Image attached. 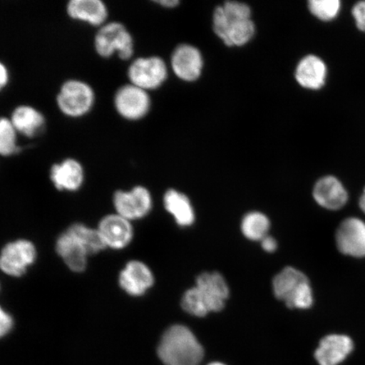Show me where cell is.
I'll list each match as a JSON object with an SVG mask.
<instances>
[{
  "label": "cell",
  "mask_w": 365,
  "mask_h": 365,
  "mask_svg": "<svg viewBox=\"0 0 365 365\" xmlns=\"http://www.w3.org/2000/svg\"><path fill=\"white\" fill-rule=\"evenodd\" d=\"M250 16L251 10L248 4L225 2L214 11V31L228 47L243 46L252 39L255 33V26Z\"/></svg>",
  "instance_id": "6da1fadb"
},
{
  "label": "cell",
  "mask_w": 365,
  "mask_h": 365,
  "mask_svg": "<svg viewBox=\"0 0 365 365\" xmlns=\"http://www.w3.org/2000/svg\"><path fill=\"white\" fill-rule=\"evenodd\" d=\"M158 354L166 365H199L204 350L188 327L175 325L164 333Z\"/></svg>",
  "instance_id": "7a4b0ae2"
},
{
  "label": "cell",
  "mask_w": 365,
  "mask_h": 365,
  "mask_svg": "<svg viewBox=\"0 0 365 365\" xmlns=\"http://www.w3.org/2000/svg\"><path fill=\"white\" fill-rule=\"evenodd\" d=\"M273 292L289 309H309L313 304L308 277L294 267H286L277 274L273 279Z\"/></svg>",
  "instance_id": "3957f363"
},
{
  "label": "cell",
  "mask_w": 365,
  "mask_h": 365,
  "mask_svg": "<svg viewBox=\"0 0 365 365\" xmlns=\"http://www.w3.org/2000/svg\"><path fill=\"white\" fill-rule=\"evenodd\" d=\"M94 48L103 58H110L117 53L123 61H127L133 56L134 40L122 23L108 22L100 27L96 34Z\"/></svg>",
  "instance_id": "277c9868"
},
{
  "label": "cell",
  "mask_w": 365,
  "mask_h": 365,
  "mask_svg": "<svg viewBox=\"0 0 365 365\" xmlns=\"http://www.w3.org/2000/svg\"><path fill=\"white\" fill-rule=\"evenodd\" d=\"M96 94L93 88L80 80H68L61 86L56 98L57 106L70 118H81L93 109Z\"/></svg>",
  "instance_id": "5b68a950"
},
{
  "label": "cell",
  "mask_w": 365,
  "mask_h": 365,
  "mask_svg": "<svg viewBox=\"0 0 365 365\" xmlns=\"http://www.w3.org/2000/svg\"><path fill=\"white\" fill-rule=\"evenodd\" d=\"M167 76L165 62L156 56L136 58L128 70L130 84L145 91L158 88L166 81Z\"/></svg>",
  "instance_id": "8992f818"
},
{
  "label": "cell",
  "mask_w": 365,
  "mask_h": 365,
  "mask_svg": "<svg viewBox=\"0 0 365 365\" xmlns=\"http://www.w3.org/2000/svg\"><path fill=\"white\" fill-rule=\"evenodd\" d=\"M35 245L27 240L11 242L0 253V270L11 277H19L35 262Z\"/></svg>",
  "instance_id": "52a82bcc"
},
{
  "label": "cell",
  "mask_w": 365,
  "mask_h": 365,
  "mask_svg": "<svg viewBox=\"0 0 365 365\" xmlns=\"http://www.w3.org/2000/svg\"><path fill=\"white\" fill-rule=\"evenodd\" d=\"M113 103L122 118L128 120H138L148 113L150 99L148 91L133 84H127L117 90Z\"/></svg>",
  "instance_id": "ba28073f"
},
{
  "label": "cell",
  "mask_w": 365,
  "mask_h": 365,
  "mask_svg": "<svg viewBox=\"0 0 365 365\" xmlns=\"http://www.w3.org/2000/svg\"><path fill=\"white\" fill-rule=\"evenodd\" d=\"M113 205L118 215L131 221L147 216L152 209L153 200L148 189L136 186L130 191H116Z\"/></svg>",
  "instance_id": "9c48e42d"
},
{
  "label": "cell",
  "mask_w": 365,
  "mask_h": 365,
  "mask_svg": "<svg viewBox=\"0 0 365 365\" xmlns=\"http://www.w3.org/2000/svg\"><path fill=\"white\" fill-rule=\"evenodd\" d=\"M195 287L209 312H221L225 308L230 289L221 274L202 273L196 279Z\"/></svg>",
  "instance_id": "30bf717a"
},
{
  "label": "cell",
  "mask_w": 365,
  "mask_h": 365,
  "mask_svg": "<svg viewBox=\"0 0 365 365\" xmlns=\"http://www.w3.org/2000/svg\"><path fill=\"white\" fill-rule=\"evenodd\" d=\"M336 241L341 253L365 257V223L355 217L346 219L336 231Z\"/></svg>",
  "instance_id": "8fae6325"
},
{
  "label": "cell",
  "mask_w": 365,
  "mask_h": 365,
  "mask_svg": "<svg viewBox=\"0 0 365 365\" xmlns=\"http://www.w3.org/2000/svg\"><path fill=\"white\" fill-rule=\"evenodd\" d=\"M354 349V341L349 336L328 335L319 341L314 359L319 365H339L352 354Z\"/></svg>",
  "instance_id": "7c38bea8"
},
{
  "label": "cell",
  "mask_w": 365,
  "mask_h": 365,
  "mask_svg": "<svg viewBox=\"0 0 365 365\" xmlns=\"http://www.w3.org/2000/svg\"><path fill=\"white\" fill-rule=\"evenodd\" d=\"M121 289L130 296L145 294L154 284V277L147 264L138 261L127 263L118 277Z\"/></svg>",
  "instance_id": "4fadbf2b"
},
{
  "label": "cell",
  "mask_w": 365,
  "mask_h": 365,
  "mask_svg": "<svg viewBox=\"0 0 365 365\" xmlns=\"http://www.w3.org/2000/svg\"><path fill=\"white\" fill-rule=\"evenodd\" d=\"M171 63L173 72L181 80L194 81L202 74V53L193 46L182 44L177 47L173 53Z\"/></svg>",
  "instance_id": "5bb4252c"
},
{
  "label": "cell",
  "mask_w": 365,
  "mask_h": 365,
  "mask_svg": "<svg viewBox=\"0 0 365 365\" xmlns=\"http://www.w3.org/2000/svg\"><path fill=\"white\" fill-rule=\"evenodd\" d=\"M98 230L107 247L114 250L125 248L133 239L130 221L118 214L103 218Z\"/></svg>",
  "instance_id": "9a60e30c"
},
{
  "label": "cell",
  "mask_w": 365,
  "mask_h": 365,
  "mask_svg": "<svg viewBox=\"0 0 365 365\" xmlns=\"http://www.w3.org/2000/svg\"><path fill=\"white\" fill-rule=\"evenodd\" d=\"M85 172L82 164L74 158H66L53 164L50 170V180L54 187L61 191L78 190L83 185Z\"/></svg>",
  "instance_id": "2e32d148"
},
{
  "label": "cell",
  "mask_w": 365,
  "mask_h": 365,
  "mask_svg": "<svg viewBox=\"0 0 365 365\" xmlns=\"http://www.w3.org/2000/svg\"><path fill=\"white\" fill-rule=\"evenodd\" d=\"M66 11L71 19L95 26L106 24L108 9L102 0H71Z\"/></svg>",
  "instance_id": "e0dca14e"
},
{
  "label": "cell",
  "mask_w": 365,
  "mask_h": 365,
  "mask_svg": "<svg viewBox=\"0 0 365 365\" xmlns=\"http://www.w3.org/2000/svg\"><path fill=\"white\" fill-rule=\"evenodd\" d=\"M313 195L322 207L334 211L344 207L349 198L344 185L334 176L319 180L314 187Z\"/></svg>",
  "instance_id": "ac0fdd59"
},
{
  "label": "cell",
  "mask_w": 365,
  "mask_h": 365,
  "mask_svg": "<svg viewBox=\"0 0 365 365\" xmlns=\"http://www.w3.org/2000/svg\"><path fill=\"white\" fill-rule=\"evenodd\" d=\"M327 68L322 59L308 56L301 59L295 72V78L304 88L319 90L326 83Z\"/></svg>",
  "instance_id": "d6986e66"
},
{
  "label": "cell",
  "mask_w": 365,
  "mask_h": 365,
  "mask_svg": "<svg viewBox=\"0 0 365 365\" xmlns=\"http://www.w3.org/2000/svg\"><path fill=\"white\" fill-rule=\"evenodd\" d=\"M56 251L72 272L85 271L89 254L83 245L68 231L58 237L56 242Z\"/></svg>",
  "instance_id": "ffe728a7"
},
{
  "label": "cell",
  "mask_w": 365,
  "mask_h": 365,
  "mask_svg": "<svg viewBox=\"0 0 365 365\" xmlns=\"http://www.w3.org/2000/svg\"><path fill=\"white\" fill-rule=\"evenodd\" d=\"M11 120L18 134L35 137L44 129L46 120L38 109L29 105H20L14 109Z\"/></svg>",
  "instance_id": "44dd1931"
},
{
  "label": "cell",
  "mask_w": 365,
  "mask_h": 365,
  "mask_svg": "<svg viewBox=\"0 0 365 365\" xmlns=\"http://www.w3.org/2000/svg\"><path fill=\"white\" fill-rule=\"evenodd\" d=\"M163 200L167 211L175 217L178 225L181 227L193 225L195 221L194 209L185 195L175 190H170L164 195Z\"/></svg>",
  "instance_id": "7402d4cb"
},
{
  "label": "cell",
  "mask_w": 365,
  "mask_h": 365,
  "mask_svg": "<svg viewBox=\"0 0 365 365\" xmlns=\"http://www.w3.org/2000/svg\"><path fill=\"white\" fill-rule=\"evenodd\" d=\"M67 231L83 245L89 255L97 254L107 248L98 230L76 223L68 227Z\"/></svg>",
  "instance_id": "603a6c76"
},
{
  "label": "cell",
  "mask_w": 365,
  "mask_h": 365,
  "mask_svg": "<svg viewBox=\"0 0 365 365\" xmlns=\"http://www.w3.org/2000/svg\"><path fill=\"white\" fill-rule=\"evenodd\" d=\"M270 228V221L263 213L253 212L246 215L242 221L241 230L246 238L253 240H262L267 236Z\"/></svg>",
  "instance_id": "cb8c5ba5"
},
{
  "label": "cell",
  "mask_w": 365,
  "mask_h": 365,
  "mask_svg": "<svg viewBox=\"0 0 365 365\" xmlns=\"http://www.w3.org/2000/svg\"><path fill=\"white\" fill-rule=\"evenodd\" d=\"M18 132L10 118H0V156L11 157L20 150L17 144Z\"/></svg>",
  "instance_id": "d4e9b609"
},
{
  "label": "cell",
  "mask_w": 365,
  "mask_h": 365,
  "mask_svg": "<svg viewBox=\"0 0 365 365\" xmlns=\"http://www.w3.org/2000/svg\"><path fill=\"white\" fill-rule=\"evenodd\" d=\"M340 9L341 3L339 0H310L309 2V11L323 21L334 20Z\"/></svg>",
  "instance_id": "484cf974"
},
{
  "label": "cell",
  "mask_w": 365,
  "mask_h": 365,
  "mask_svg": "<svg viewBox=\"0 0 365 365\" xmlns=\"http://www.w3.org/2000/svg\"><path fill=\"white\" fill-rule=\"evenodd\" d=\"M182 307L194 317H204L209 313L195 287L187 290L182 296Z\"/></svg>",
  "instance_id": "4316f807"
},
{
  "label": "cell",
  "mask_w": 365,
  "mask_h": 365,
  "mask_svg": "<svg viewBox=\"0 0 365 365\" xmlns=\"http://www.w3.org/2000/svg\"><path fill=\"white\" fill-rule=\"evenodd\" d=\"M14 322L11 314L0 307V339L6 336L12 330Z\"/></svg>",
  "instance_id": "83f0119b"
},
{
  "label": "cell",
  "mask_w": 365,
  "mask_h": 365,
  "mask_svg": "<svg viewBox=\"0 0 365 365\" xmlns=\"http://www.w3.org/2000/svg\"><path fill=\"white\" fill-rule=\"evenodd\" d=\"M352 14L358 29L365 33V1L356 4Z\"/></svg>",
  "instance_id": "f1b7e54d"
},
{
  "label": "cell",
  "mask_w": 365,
  "mask_h": 365,
  "mask_svg": "<svg viewBox=\"0 0 365 365\" xmlns=\"http://www.w3.org/2000/svg\"><path fill=\"white\" fill-rule=\"evenodd\" d=\"M10 81V72L6 65L0 62V91L6 88Z\"/></svg>",
  "instance_id": "f546056e"
},
{
  "label": "cell",
  "mask_w": 365,
  "mask_h": 365,
  "mask_svg": "<svg viewBox=\"0 0 365 365\" xmlns=\"http://www.w3.org/2000/svg\"><path fill=\"white\" fill-rule=\"evenodd\" d=\"M262 248L267 252H273L277 248V243L272 236H267L262 240Z\"/></svg>",
  "instance_id": "4dcf8cb0"
},
{
  "label": "cell",
  "mask_w": 365,
  "mask_h": 365,
  "mask_svg": "<svg viewBox=\"0 0 365 365\" xmlns=\"http://www.w3.org/2000/svg\"><path fill=\"white\" fill-rule=\"evenodd\" d=\"M158 4H161L163 7L167 8H173L178 6L180 4L179 0H160V1H157Z\"/></svg>",
  "instance_id": "1f68e13d"
},
{
  "label": "cell",
  "mask_w": 365,
  "mask_h": 365,
  "mask_svg": "<svg viewBox=\"0 0 365 365\" xmlns=\"http://www.w3.org/2000/svg\"><path fill=\"white\" fill-rule=\"evenodd\" d=\"M359 207L365 214V194H363L359 200Z\"/></svg>",
  "instance_id": "d6a6232c"
},
{
  "label": "cell",
  "mask_w": 365,
  "mask_h": 365,
  "mask_svg": "<svg viewBox=\"0 0 365 365\" xmlns=\"http://www.w3.org/2000/svg\"><path fill=\"white\" fill-rule=\"evenodd\" d=\"M207 365H226V364H222V363H218V362H214V363H212V364H209Z\"/></svg>",
  "instance_id": "836d02e7"
},
{
  "label": "cell",
  "mask_w": 365,
  "mask_h": 365,
  "mask_svg": "<svg viewBox=\"0 0 365 365\" xmlns=\"http://www.w3.org/2000/svg\"><path fill=\"white\" fill-rule=\"evenodd\" d=\"M364 194H365V188H364Z\"/></svg>",
  "instance_id": "e575fe53"
}]
</instances>
